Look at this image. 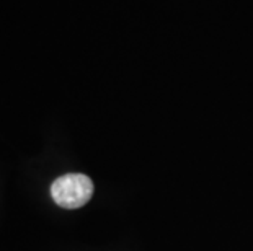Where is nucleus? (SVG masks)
Masks as SVG:
<instances>
[{
  "instance_id": "1",
  "label": "nucleus",
  "mask_w": 253,
  "mask_h": 251,
  "mask_svg": "<svg viewBox=\"0 0 253 251\" xmlns=\"http://www.w3.org/2000/svg\"><path fill=\"white\" fill-rule=\"evenodd\" d=\"M51 196L56 204L64 209H79L93 196V181L82 173L62 175L52 183Z\"/></svg>"
}]
</instances>
